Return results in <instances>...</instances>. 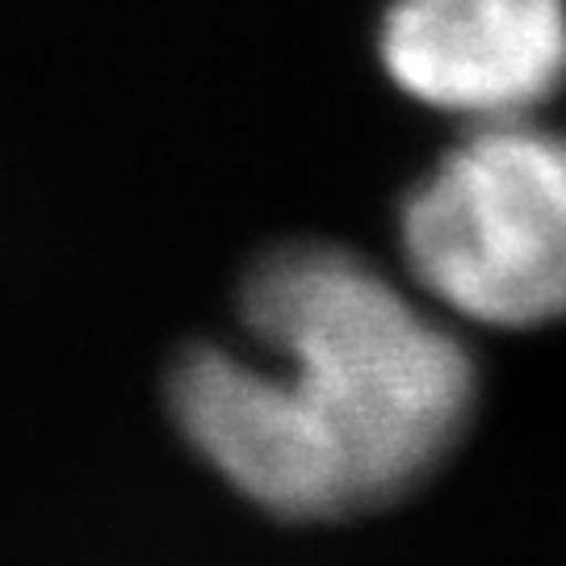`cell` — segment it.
<instances>
[{
    "mask_svg": "<svg viewBox=\"0 0 566 566\" xmlns=\"http://www.w3.org/2000/svg\"><path fill=\"white\" fill-rule=\"evenodd\" d=\"M411 282L486 327L566 319V130L537 118L470 126L399 210Z\"/></svg>",
    "mask_w": 566,
    "mask_h": 566,
    "instance_id": "2",
    "label": "cell"
},
{
    "mask_svg": "<svg viewBox=\"0 0 566 566\" xmlns=\"http://www.w3.org/2000/svg\"><path fill=\"white\" fill-rule=\"evenodd\" d=\"M240 311L273 365L193 348L168 399L185 441L273 516L395 504L474 420L479 369L462 336L348 248L285 243L261 256Z\"/></svg>",
    "mask_w": 566,
    "mask_h": 566,
    "instance_id": "1",
    "label": "cell"
},
{
    "mask_svg": "<svg viewBox=\"0 0 566 566\" xmlns=\"http://www.w3.org/2000/svg\"><path fill=\"white\" fill-rule=\"evenodd\" d=\"M378 51L428 109L470 126L533 118L566 81V0H395Z\"/></svg>",
    "mask_w": 566,
    "mask_h": 566,
    "instance_id": "3",
    "label": "cell"
}]
</instances>
